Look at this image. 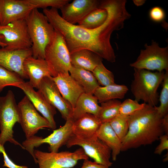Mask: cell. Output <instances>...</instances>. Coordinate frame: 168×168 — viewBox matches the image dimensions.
<instances>
[{"instance_id": "6da1fadb", "label": "cell", "mask_w": 168, "mask_h": 168, "mask_svg": "<svg viewBox=\"0 0 168 168\" xmlns=\"http://www.w3.org/2000/svg\"><path fill=\"white\" fill-rule=\"evenodd\" d=\"M126 0H100L99 7L106 10L108 16L103 25L93 29L67 22L56 8L43 9V12L54 29L63 36L70 54L87 49L112 63L116 56L110 42L111 35L114 31L122 29L124 21L131 16L126 9Z\"/></svg>"}, {"instance_id": "7a4b0ae2", "label": "cell", "mask_w": 168, "mask_h": 168, "mask_svg": "<svg viewBox=\"0 0 168 168\" xmlns=\"http://www.w3.org/2000/svg\"><path fill=\"white\" fill-rule=\"evenodd\" d=\"M162 117L156 106L145 103L143 107L128 116V133L122 141L121 151L152 144L163 135Z\"/></svg>"}, {"instance_id": "3957f363", "label": "cell", "mask_w": 168, "mask_h": 168, "mask_svg": "<svg viewBox=\"0 0 168 168\" xmlns=\"http://www.w3.org/2000/svg\"><path fill=\"white\" fill-rule=\"evenodd\" d=\"M25 19L32 43V56L44 59L45 48L51 41L55 30L47 17L38 9H33Z\"/></svg>"}, {"instance_id": "277c9868", "label": "cell", "mask_w": 168, "mask_h": 168, "mask_svg": "<svg viewBox=\"0 0 168 168\" xmlns=\"http://www.w3.org/2000/svg\"><path fill=\"white\" fill-rule=\"evenodd\" d=\"M133 68L131 90L135 100L138 102L142 100L152 106H156L159 101L157 90L162 82L165 72Z\"/></svg>"}, {"instance_id": "5b68a950", "label": "cell", "mask_w": 168, "mask_h": 168, "mask_svg": "<svg viewBox=\"0 0 168 168\" xmlns=\"http://www.w3.org/2000/svg\"><path fill=\"white\" fill-rule=\"evenodd\" d=\"M20 122L18 105L14 95L9 90L6 95L0 96V144L4 146L7 142L25 148L13 137V128Z\"/></svg>"}, {"instance_id": "8992f818", "label": "cell", "mask_w": 168, "mask_h": 168, "mask_svg": "<svg viewBox=\"0 0 168 168\" xmlns=\"http://www.w3.org/2000/svg\"><path fill=\"white\" fill-rule=\"evenodd\" d=\"M44 59L53 77L59 74L69 73L72 67L70 53L63 36L55 30L51 41L45 48Z\"/></svg>"}, {"instance_id": "52a82bcc", "label": "cell", "mask_w": 168, "mask_h": 168, "mask_svg": "<svg viewBox=\"0 0 168 168\" xmlns=\"http://www.w3.org/2000/svg\"><path fill=\"white\" fill-rule=\"evenodd\" d=\"M74 120L72 118L66 120L65 124L59 128L54 129L52 133L45 138L34 135L26 139L22 144V146L33 157L37 163L34 155V148L44 143L49 145V150L50 152H58L59 148L66 144L74 134L72 126Z\"/></svg>"}, {"instance_id": "ba28073f", "label": "cell", "mask_w": 168, "mask_h": 168, "mask_svg": "<svg viewBox=\"0 0 168 168\" xmlns=\"http://www.w3.org/2000/svg\"><path fill=\"white\" fill-rule=\"evenodd\" d=\"M136 60L130 64L133 68L161 72L168 70V46L161 48L152 40L150 45H144Z\"/></svg>"}, {"instance_id": "9c48e42d", "label": "cell", "mask_w": 168, "mask_h": 168, "mask_svg": "<svg viewBox=\"0 0 168 168\" xmlns=\"http://www.w3.org/2000/svg\"><path fill=\"white\" fill-rule=\"evenodd\" d=\"M34 155L39 168H71L80 160L88 159L83 150L80 148L73 152H45L35 150Z\"/></svg>"}, {"instance_id": "30bf717a", "label": "cell", "mask_w": 168, "mask_h": 168, "mask_svg": "<svg viewBox=\"0 0 168 168\" xmlns=\"http://www.w3.org/2000/svg\"><path fill=\"white\" fill-rule=\"evenodd\" d=\"M18 107L20 122L26 138L34 135L44 128H51L50 123L37 112L28 97L25 95L19 102Z\"/></svg>"}, {"instance_id": "8fae6325", "label": "cell", "mask_w": 168, "mask_h": 168, "mask_svg": "<svg viewBox=\"0 0 168 168\" xmlns=\"http://www.w3.org/2000/svg\"><path fill=\"white\" fill-rule=\"evenodd\" d=\"M0 35L4 37L5 47L11 50L31 48L32 43L25 19L15 21L5 25H0Z\"/></svg>"}, {"instance_id": "7c38bea8", "label": "cell", "mask_w": 168, "mask_h": 168, "mask_svg": "<svg viewBox=\"0 0 168 168\" xmlns=\"http://www.w3.org/2000/svg\"><path fill=\"white\" fill-rule=\"evenodd\" d=\"M69 148L74 146H81L85 154L95 162L110 167L112 165L110 161V149L97 137L91 140L80 139L73 135L66 144Z\"/></svg>"}, {"instance_id": "4fadbf2b", "label": "cell", "mask_w": 168, "mask_h": 168, "mask_svg": "<svg viewBox=\"0 0 168 168\" xmlns=\"http://www.w3.org/2000/svg\"><path fill=\"white\" fill-rule=\"evenodd\" d=\"M47 100L60 112L65 120L72 118L73 108L62 96L55 82L51 77H45L40 82L38 88Z\"/></svg>"}, {"instance_id": "5bb4252c", "label": "cell", "mask_w": 168, "mask_h": 168, "mask_svg": "<svg viewBox=\"0 0 168 168\" xmlns=\"http://www.w3.org/2000/svg\"><path fill=\"white\" fill-rule=\"evenodd\" d=\"M100 0H74L60 9L62 18L67 22L75 25L90 12L99 7Z\"/></svg>"}, {"instance_id": "9a60e30c", "label": "cell", "mask_w": 168, "mask_h": 168, "mask_svg": "<svg viewBox=\"0 0 168 168\" xmlns=\"http://www.w3.org/2000/svg\"><path fill=\"white\" fill-rule=\"evenodd\" d=\"M17 87L25 94L32 104L49 122L51 129L56 128L54 116L56 114V108L47 100L39 91H35L29 82H24L17 86Z\"/></svg>"}, {"instance_id": "2e32d148", "label": "cell", "mask_w": 168, "mask_h": 168, "mask_svg": "<svg viewBox=\"0 0 168 168\" xmlns=\"http://www.w3.org/2000/svg\"><path fill=\"white\" fill-rule=\"evenodd\" d=\"M34 9L26 0H0V25L26 19Z\"/></svg>"}, {"instance_id": "e0dca14e", "label": "cell", "mask_w": 168, "mask_h": 168, "mask_svg": "<svg viewBox=\"0 0 168 168\" xmlns=\"http://www.w3.org/2000/svg\"><path fill=\"white\" fill-rule=\"evenodd\" d=\"M31 48L11 50L0 48V65L18 74L23 79H28L23 68V63L27 57L32 56Z\"/></svg>"}, {"instance_id": "ac0fdd59", "label": "cell", "mask_w": 168, "mask_h": 168, "mask_svg": "<svg viewBox=\"0 0 168 168\" xmlns=\"http://www.w3.org/2000/svg\"><path fill=\"white\" fill-rule=\"evenodd\" d=\"M51 78L57 85L62 97L69 103L73 109L78 98L85 93L82 87L69 73L59 74Z\"/></svg>"}, {"instance_id": "d6986e66", "label": "cell", "mask_w": 168, "mask_h": 168, "mask_svg": "<svg viewBox=\"0 0 168 168\" xmlns=\"http://www.w3.org/2000/svg\"><path fill=\"white\" fill-rule=\"evenodd\" d=\"M24 72L29 79V82L34 88L38 89L42 79L45 77H54L53 73L45 59L35 58L31 56L23 63Z\"/></svg>"}, {"instance_id": "ffe728a7", "label": "cell", "mask_w": 168, "mask_h": 168, "mask_svg": "<svg viewBox=\"0 0 168 168\" xmlns=\"http://www.w3.org/2000/svg\"><path fill=\"white\" fill-rule=\"evenodd\" d=\"M101 124L97 116L86 114L74 120L72 126L73 134L80 139L91 140L97 137L96 133Z\"/></svg>"}, {"instance_id": "44dd1931", "label": "cell", "mask_w": 168, "mask_h": 168, "mask_svg": "<svg viewBox=\"0 0 168 168\" xmlns=\"http://www.w3.org/2000/svg\"><path fill=\"white\" fill-rule=\"evenodd\" d=\"M71 66L92 72L103 58L93 51L83 49L70 54Z\"/></svg>"}, {"instance_id": "7402d4cb", "label": "cell", "mask_w": 168, "mask_h": 168, "mask_svg": "<svg viewBox=\"0 0 168 168\" xmlns=\"http://www.w3.org/2000/svg\"><path fill=\"white\" fill-rule=\"evenodd\" d=\"M97 137L111 150L112 159L116 160L121 151L122 141L111 128L109 122L102 123L96 133Z\"/></svg>"}, {"instance_id": "603a6c76", "label": "cell", "mask_w": 168, "mask_h": 168, "mask_svg": "<svg viewBox=\"0 0 168 168\" xmlns=\"http://www.w3.org/2000/svg\"><path fill=\"white\" fill-rule=\"evenodd\" d=\"M100 109L95 96L84 93L78 98L73 108L72 118L75 120L87 113L92 114L98 117Z\"/></svg>"}, {"instance_id": "cb8c5ba5", "label": "cell", "mask_w": 168, "mask_h": 168, "mask_svg": "<svg viewBox=\"0 0 168 168\" xmlns=\"http://www.w3.org/2000/svg\"><path fill=\"white\" fill-rule=\"evenodd\" d=\"M69 72L70 75L82 87L85 93L93 95L100 85L91 72L72 66Z\"/></svg>"}, {"instance_id": "d4e9b609", "label": "cell", "mask_w": 168, "mask_h": 168, "mask_svg": "<svg viewBox=\"0 0 168 168\" xmlns=\"http://www.w3.org/2000/svg\"><path fill=\"white\" fill-rule=\"evenodd\" d=\"M128 90L126 86L115 83L106 86H99L93 95L97 98L98 103H101L112 100L123 99Z\"/></svg>"}, {"instance_id": "484cf974", "label": "cell", "mask_w": 168, "mask_h": 168, "mask_svg": "<svg viewBox=\"0 0 168 168\" xmlns=\"http://www.w3.org/2000/svg\"><path fill=\"white\" fill-rule=\"evenodd\" d=\"M107 16L106 10L98 7L90 12L78 23V25L87 29H95L103 25L106 20Z\"/></svg>"}, {"instance_id": "4316f807", "label": "cell", "mask_w": 168, "mask_h": 168, "mask_svg": "<svg viewBox=\"0 0 168 168\" xmlns=\"http://www.w3.org/2000/svg\"><path fill=\"white\" fill-rule=\"evenodd\" d=\"M121 102L117 99L109 100L100 103L101 109L98 117L101 123L109 122L119 114Z\"/></svg>"}, {"instance_id": "83f0119b", "label": "cell", "mask_w": 168, "mask_h": 168, "mask_svg": "<svg viewBox=\"0 0 168 168\" xmlns=\"http://www.w3.org/2000/svg\"><path fill=\"white\" fill-rule=\"evenodd\" d=\"M25 81L18 74L0 65V93L5 87H16Z\"/></svg>"}, {"instance_id": "f1b7e54d", "label": "cell", "mask_w": 168, "mask_h": 168, "mask_svg": "<svg viewBox=\"0 0 168 168\" xmlns=\"http://www.w3.org/2000/svg\"><path fill=\"white\" fill-rule=\"evenodd\" d=\"M91 72L99 84L103 86L115 83L113 73L107 69L102 62L98 64Z\"/></svg>"}, {"instance_id": "f546056e", "label": "cell", "mask_w": 168, "mask_h": 168, "mask_svg": "<svg viewBox=\"0 0 168 168\" xmlns=\"http://www.w3.org/2000/svg\"><path fill=\"white\" fill-rule=\"evenodd\" d=\"M109 123L113 130L122 141L128 131V116L119 114Z\"/></svg>"}, {"instance_id": "4dcf8cb0", "label": "cell", "mask_w": 168, "mask_h": 168, "mask_svg": "<svg viewBox=\"0 0 168 168\" xmlns=\"http://www.w3.org/2000/svg\"><path fill=\"white\" fill-rule=\"evenodd\" d=\"M162 83V88L159 99L160 104L159 106H156V108L159 114L163 118L168 114V70L165 71Z\"/></svg>"}, {"instance_id": "1f68e13d", "label": "cell", "mask_w": 168, "mask_h": 168, "mask_svg": "<svg viewBox=\"0 0 168 168\" xmlns=\"http://www.w3.org/2000/svg\"><path fill=\"white\" fill-rule=\"evenodd\" d=\"M34 8H47L49 7L60 9L71 0H26Z\"/></svg>"}, {"instance_id": "d6a6232c", "label": "cell", "mask_w": 168, "mask_h": 168, "mask_svg": "<svg viewBox=\"0 0 168 168\" xmlns=\"http://www.w3.org/2000/svg\"><path fill=\"white\" fill-rule=\"evenodd\" d=\"M145 103L139 104L138 102L135 100L127 99L121 103L119 109V114L126 116H129L142 108Z\"/></svg>"}, {"instance_id": "836d02e7", "label": "cell", "mask_w": 168, "mask_h": 168, "mask_svg": "<svg viewBox=\"0 0 168 168\" xmlns=\"http://www.w3.org/2000/svg\"><path fill=\"white\" fill-rule=\"evenodd\" d=\"M149 15L152 21L156 22H160L165 18V13L161 8L156 6L151 9L149 12Z\"/></svg>"}, {"instance_id": "e575fe53", "label": "cell", "mask_w": 168, "mask_h": 168, "mask_svg": "<svg viewBox=\"0 0 168 168\" xmlns=\"http://www.w3.org/2000/svg\"><path fill=\"white\" fill-rule=\"evenodd\" d=\"M0 153H2L4 159V167L8 168H28L24 166H19L15 164L9 157L7 154L4 146L0 144Z\"/></svg>"}, {"instance_id": "d590c367", "label": "cell", "mask_w": 168, "mask_h": 168, "mask_svg": "<svg viewBox=\"0 0 168 168\" xmlns=\"http://www.w3.org/2000/svg\"><path fill=\"white\" fill-rule=\"evenodd\" d=\"M159 139L160 143L155 148L154 153L161 155L164 150H168V135L163 134L160 137Z\"/></svg>"}, {"instance_id": "8d00e7d4", "label": "cell", "mask_w": 168, "mask_h": 168, "mask_svg": "<svg viewBox=\"0 0 168 168\" xmlns=\"http://www.w3.org/2000/svg\"><path fill=\"white\" fill-rule=\"evenodd\" d=\"M81 168H109V167L98 164L94 161L92 162L87 159L84 160Z\"/></svg>"}, {"instance_id": "74e56055", "label": "cell", "mask_w": 168, "mask_h": 168, "mask_svg": "<svg viewBox=\"0 0 168 168\" xmlns=\"http://www.w3.org/2000/svg\"><path fill=\"white\" fill-rule=\"evenodd\" d=\"M161 124L164 133L168 135V114L163 117Z\"/></svg>"}, {"instance_id": "f35d334b", "label": "cell", "mask_w": 168, "mask_h": 168, "mask_svg": "<svg viewBox=\"0 0 168 168\" xmlns=\"http://www.w3.org/2000/svg\"><path fill=\"white\" fill-rule=\"evenodd\" d=\"M133 2L135 5L137 6H140L143 5L146 2L144 0H133Z\"/></svg>"}, {"instance_id": "ab89813d", "label": "cell", "mask_w": 168, "mask_h": 168, "mask_svg": "<svg viewBox=\"0 0 168 168\" xmlns=\"http://www.w3.org/2000/svg\"><path fill=\"white\" fill-rule=\"evenodd\" d=\"M0 46L2 48H4L7 46V44L4 42V37L0 35Z\"/></svg>"}, {"instance_id": "60d3db41", "label": "cell", "mask_w": 168, "mask_h": 168, "mask_svg": "<svg viewBox=\"0 0 168 168\" xmlns=\"http://www.w3.org/2000/svg\"><path fill=\"white\" fill-rule=\"evenodd\" d=\"M0 20H1V16H0Z\"/></svg>"}]
</instances>
